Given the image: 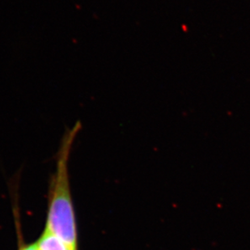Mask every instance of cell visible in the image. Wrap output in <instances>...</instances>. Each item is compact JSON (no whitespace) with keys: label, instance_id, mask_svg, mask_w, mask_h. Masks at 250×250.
Listing matches in <instances>:
<instances>
[{"label":"cell","instance_id":"obj_2","mask_svg":"<svg viewBox=\"0 0 250 250\" xmlns=\"http://www.w3.org/2000/svg\"><path fill=\"white\" fill-rule=\"evenodd\" d=\"M37 247L38 250H72L47 229L38 241Z\"/></svg>","mask_w":250,"mask_h":250},{"label":"cell","instance_id":"obj_1","mask_svg":"<svg viewBox=\"0 0 250 250\" xmlns=\"http://www.w3.org/2000/svg\"><path fill=\"white\" fill-rule=\"evenodd\" d=\"M79 121L73 127L66 128L59 151L58 172L50 200L46 229L63 241L69 248L76 250V229L71 203L67 161L74 139L81 130Z\"/></svg>","mask_w":250,"mask_h":250},{"label":"cell","instance_id":"obj_3","mask_svg":"<svg viewBox=\"0 0 250 250\" xmlns=\"http://www.w3.org/2000/svg\"><path fill=\"white\" fill-rule=\"evenodd\" d=\"M21 250H38V247H37V244L34 245H30V246L24 247V249H22Z\"/></svg>","mask_w":250,"mask_h":250}]
</instances>
